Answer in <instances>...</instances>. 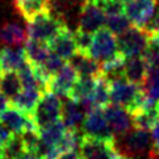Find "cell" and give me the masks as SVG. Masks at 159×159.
<instances>
[{"label":"cell","instance_id":"6da1fadb","mask_svg":"<svg viewBox=\"0 0 159 159\" xmlns=\"http://www.w3.org/2000/svg\"><path fill=\"white\" fill-rule=\"evenodd\" d=\"M115 147L120 155L130 159H159V152L149 130L133 128L126 134L115 138Z\"/></svg>","mask_w":159,"mask_h":159},{"label":"cell","instance_id":"7a4b0ae2","mask_svg":"<svg viewBox=\"0 0 159 159\" xmlns=\"http://www.w3.org/2000/svg\"><path fill=\"white\" fill-rule=\"evenodd\" d=\"M63 28H66L63 20L59 16H55L53 12H50L39 15L28 22L26 34L29 39L49 43L57 34H59Z\"/></svg>","mask_w":159,"mask_h":159},{"label":"cell","instance_id":"3957f363","mask_svg":"<svg viewBox=\"0 0 159 159\" xmlns=\"http://www.w3.org/2000/svg\"><path fill=\"white\" fill-rule=\"evenodd\" d=\"M108 82H109L111 104L121 107L132 115L135 109V107H137V101L141 95L142 87L129 82L125 76L115 78Z\"/></svg>","mask_w":159,"mask_h":159},{"label":"cell","instance_id":"277c9868","mask_svg":"<svg viewBox=\"0 0 159 159\" xmlns=\"http://www.w3.org/2000/svg\"><path fill=\"white\" fill-rule=\"evenodd\" d=\"M33 121L38 130L45 129L62 120V100L52 92H43L36 111L33 113Z\"/></svg>","mask_w":159,"mask_h":159},{"label":"cell","instance_id":"5b68a950","mask_svg":"<svg viewBox=\"0 0 159 159\" xmlns=\"http://www.w3.org/2000/svg\"><path fill=\"white\" fill-rule=\"evenodd\" d=\"M149 33L145 29L132 25L126 32L117 37L118 53L125 58L143 55L149 48Z\"/></svg>","mask_w":159,"mask_h":159},{"label":"cell","instance_id":"8992f818","mask_svg":"<svg viewBox=\"0 0 159 159\" xmlns=\"http://www.w3.org/2000/svg\"><path fill=\"white\" fill-rule=\"evenodd\" d=\"M117 53L118 48L116 36L112 34L107 28H101L95 34H92V42L86 55L99 63H103L111 59L112 57H115Z\"/></svg>","mask_w":159,"mask_h":159},{"label":"cell","instance_id":"52a82bcc","mask_svg":"<svg viewBox=\"0 0 159 159\" xmlns=\"http://www.w3.org/2000/svg\"><path fill=\"white\" fill-rule=\"evenodd\" d=\"M103 109L104 108H92L86 115L82 125L83 135H88V137L101 141L115 142V135L109 128Z\"/></svg>","mask_w":159,"mask_h":159},{"label":"cell","instance_id":"ba28073f","mask_svg":"<svg viewBox=\"0 0 159 159\" xmlns=\"http://www.w3.org/2000/svg\"><path fill=\"white\" fill-rule=\"evenodd\" d=\"M157 0H128L124 4V13L133 26L145 28L155 15Z\"/></svg>","mask_w":159,"mask_h":159},{"label":"cell","instance_id":"9c48e42d","mask_svg":"<svg viewBox=\"0 0 159 159\" xmlns=\"http://www.w3.org/2000/svg\"><path fill=\"white\" fill-rule=\"evenodd\" d=\"M79 155L83 159H115L118 152L115 147V142L82 135L80 145H79Z\"/></svg>","mask_w":159,"mask_h":159},{"label":"cell","instance_id":"30bf717a","mask_svg":"<svg viewBox=\"0 0 159 159\" xmlns=\"http://www.w3.org/2000/svg\"><path fill=\"white\" fill-rule=\"evenodd\" d=\"M0 125H3L12 134H25L29 132L38 133L32 116L25 115L24 112L16 109L12 105L8 107L7 111L0 116Z\"/></svg>","mask_w":159,"mask_h":159},{"label":"cell","instance_id":"8fae6325","mask_svg":"<svg viewBox=\"0 0 159 159\" xmlns=\"http://www.w3.org/2000/svg\"><path fill=\"white\" fill-rule=\"evenodd\" d=\"M78 79H79V75L75 71V69L70 63H66L50 79L49 86H48V92L57 95L59 99L61 98L67 99L70 96L71 89L78 82Z\"/></svg>","mask_w":159,"mask_h":159},{"label":"cell","instance_id":"7c38bea8","mask_svg":"<svg viewBox=\"0 0 159 159\" xmlns=\"http://www.w3.org/2000/svg\"><path fill=\"white\" fill-rule=\"evenodd\" d=\"M105 13L100 7L95 4L84 3L82 5L80 13H79L78 29L79 32L88 33V34H95L98 30L105 25Z\"/></svg>","mask_w":159,"mask_h":159},{"label":"cell","instance_id":"4fadbf2b","mask_svg":"<svg viewBox=\"0 0 159 159\" xmlns=\"http://www.w3.org/2000/svg\"><path fill=\"white\" fill-rule=\"evenodd\" d=\"M103 111L115 138L121 137L133 129V118L126 109L109 103Z\"/></svg>","mask_w":159,"mask_h":159},{"label":"cell","instance_id":"5bb4252c","mask_svg":"<svg viewBox=\"0 0 159 159\" xmlns=\"http://www.w3.org/2000/svg\"><path fill=\"white\" fill-rule=\"evenodd\" d=\"M49 49L53 54L58 55L63 61L71 59L78 53L76 43H75V34L69 28H63L59 34H57L49 43Z\"/></svg>","mask_w":159,"mask_h":159},{"label":"cell","instance_id":"9a60e30c","mask_svg":"<svg viewBox=\"0 0 159 159\" xmlns=\"http://www.w3.org/2000/svg\"><path fill=\"white\" fill-rule=\"evenodd\" d=\"M147 75H149V65L143 55L126 58L124 66V76L129 82L143 88L147 82Z\"/></svg>","mask_w":159,"mask_h":159},{"label":"cell","instance_id":"2e32d148","mask_svg":"<svg viewBox=\"0 0 159 159\" xmlns=\"http://www.w3.org/2000/svg\"><path fill=\"white\" fill-rule=\"evenodd\" d=\"M53 0H13L15 8L26 22L37 16L53 12Z\"/></svg>","mask_w":159,"mask_h":159},{"label":"cell","instance_id":"e0dca14e","mask_svg":"<svg viewBox=\"0 0 159 159\" xmlns=\"http://www.w3.org/2000/svg\"><path fill=\"white\" fill-rule=\"evenodd\" d=\"M87 111L80 103H76L71 99L62 101V121L66 125L67 130H79L86 118Z\"/></svg>","mask_w":159,"mask_h":159},{"label":"cell","instance_id":"ac0fdd59","mask_svg":"<svg viewBox=\"0 0 159 159\" xmlns=\"http://www.w3.org/2000/svg\"><path fill=\"white\" fill-rule=\"evenodd\" d=\"M28 62L25 49H12L3 48L0 49V69L3 72H17Z\"/></svg>","mask_w":159,"mask_h":159},{"label":"cell","instance_id":"d6986e66","mask_svg":"<svg viewBox=\"0 0 159 159\" xmlns=\"http://www.w3.org/2000/svg\"><path fill=\"white\" fill-rule=\"evenodd\" d=\"M42 93L43 92L38 88H22L20 93L11 101V105L28 116H33Z\"/></svg>","mask_w":159,"mask_h":159},{"label":"cell","instance_id":"ffe728a7","mask_svg":"<svg viewBox=\"0 0 159 159\" xmlns=\"http://www.w3.org/2000/svg\"><path fill=\"white\" fill-rule=\"evenodd\" d=\"M67 63H70L75 69L79 78H98L101 75L99 62L91 59L83 53H76Z\"/></svg>","mask_w":159,"mask_h":159},{"label":"cell","instance_id":"44dd1931","mask_svg":"<svg viewBox=\"0 0 159 159\" xmlns=\"http://www.w3.org/2000/svg\"><path fill=\"white\" fill-rule=\"evenodd\" d=\"M26 30L16 24V22H5L0 26V42L8 46L20 48L22 43H26Z\"/></svg>","mask_w":159,"mask_h":159},{"label":"cell","instance_id":"7402d4cb","mask_svg":"<svg viewBox=\"0 0 159 159\" xmlns=\"http://www.w3.org/2000/svg\"><path fill=\"white\" fill-rule=\"evenodd\" d=\"M50 53L52 52H50L48 43L28 38L25 43V54H26V59L30 65L41 66L50 55Z\"/></svg>","mask_w":159,"mask_h":159},{"label":"cell","instance_id":"603a6c76","mask_svg":"<svg viewBox=\"0 0 159 159\" xmlns=\"http://www.w3.org/2000/svg\"><path fill=\"white\" fill-rule=\"evenodd\" d=\"M95 83H96V78H79L67 99H71L76 101V103L89 101L95 88Z\"/></svg>","mask_w":159,"mask_h":159},{"label":"cell","instance_id":"cb8c5ba5","mask_svg":"<svg viewBox=\"0 0 159 159\" xmlns=\"http://www.w3.org/2000/svg\"><path fill=\"white\" fill-rule=\"evenodd\" d=\"M89 101L95 108H105L108 104L111 103L109 82H108V79L104 78L103 75L96 78L95 88H93V92H92V96H91Z\"/></svg>","mask_w":159,"mask_h":159},{"label":"cell","instance_id":"d4e9b609","mask_svg":"<svg viewBox=\"0 0 159 159\" xmlns=\"http://www.w3.org/2000/svg\"><path fill=\"white\" fill-rule=\"evenodd\" d=\"M22 89L20 78L17 72H3L2 83H0V92L8 100L12 101Z\"/></svg>","mask_w":159,"mask_h":159},{"label":"cell","instance_id":"484cf974","mask_svg":"<svg viewBox=\"0 0 159 159\" xmlns=\"http://www.w3.org/2000/svg\"><path fill=\"white\" fill-rule=\"evenodd\" d=\"M26 146L21 134H12L2 150V159H19L26 152Z\"/></svg>","mask_w":159,"mask_h":159},{"label":"cell","instance_id":"4316f807","mask_svg":"<svg viewBox=\"0 0 159 159\" xmlns=\"http://www.w3.org/2000/svg\"><path fill=\"white\" fill-rule=\"evenodd\" d=\"M105 28L109 30L112 34L121 36L125 33L132 24H130L129 19L125 16V13H116V15H105Z\"/></svg>","mask_w":159,"mask_h":159},{"label":"cell","instance_id":"83f0119b","mask_svg":"<svg viewBox=\"0 0 159 159\" xmlns=\"http://www.w3.org/2000/svg\"><path fill=\"white\" fill-rule=\"evenodd\" d=\"M66 65V62L62 59V58H59L58 55H55V54H53V53H50V55L46 58V61L43 62V63L41 65V67L45 70V72L48 74V75H50V76H54L57 72H58L62 67H63Z\"/></svg>","mask_w":159,"mask_h":159},{"label":"cell","instance_id":"f1b7e54d","mask_svg":"<svg viewBox=\"0 0 159 159\" xmlns=\"http://www.w3.org/2000/svg\"><path fill=\"white\" fill-rule=\"evenodd\" d=\"M75 34V43H76V49L78 53H83L87 54L88 49L91 46V42H92V34H88V33H83V32H74Z\"/></svg>","mask_w":159,"mask_h":159},{"label":"cell","instance_id":"f546056e","mask_svg":"<svg viewBox=\"0 0 159 159\" xmlns=\"http://www.w3.org/2000/svg\"><path fill=\"white\" fill-rule=\"evenodd\" d=\"M143 89L146 91V93L150 96L151 99L157 100L159 103V83H154V84H147L143 87Z\"/></svg>","mask_w":159,"mask_h":159},{"label":"cell","instance_id":"4dcf8cb0","mask_svg":"<svg viewBox=\"0 0 159 159\" xmlns=\"http://www.w3.org/2000/svg\"><path fill=\"white\" fill-rule=\"evenodd\" d=\"M11 135H12V133H11L9 130L5 129L3 125H0V159H2V150H3V147L5 145V142L11 138Z\"/></svg>","mask_w":159,"mask_h":159},{"label":"cell","instance_id":"1f68e13d","mask_svg":"<svg viewBox=\"0 0 159 159\" xmlns=\"http://www.w3.org/2000/svg\"><path fill=\"white\" fill-rule=\"evenodd\" d=\"M151 135H152V139H154V143H155V147L159 152V120L155 122V125L152 126L151 129Z\"/></svg>","mask_w":159,"mask_h":159},{"label":"cell","instance_id":"d6a6232c","mask_svg":"<svg viewBox=\"0 0 159 159\" xmlns=\"http://www.w3.org/2000/svg\"><path fill=\"white\" fill-rule=\"evenodd\" d=\"M8 105H9V100L5 98L2 92H0V116H2L5 111H7Z\"/></svg>","mask_w":159,"mask_h":159},{"label":"cell","instance_id":"836d02e7","mask_svg":"<svg viewBox=\"0 0 159 159\" xmlns=\"http://www.w3.org/2000/svg\"><path fill=\"white\" fill-rule=\"evenodd\" d=\"M19 159H42L41 157H39L36 151H26L24 152Z\"/></svg>","mask_w":159,"mask_h":159},{"label":"cell","instance_id":"e575fe53","mask_svg":"<svg viewBox=\"0 0 159 159\" xmlns=\"http://www.w3.org/2000/svg\"><path fill=\"white\" fill-rule=\"evenodd\" d=\"M79 151H71V152H66V154H62L59 157V159H79Z\"/></svg>","mask_w":159,"mask_h":159},{"label":"cell","instance_id":"d590c367","mask_svg":"<svg viewBox=\"0 0 159 159\" xmlns=\"http://www.w3.org/2000/svg\"><path fill=\"white\" fill-rule=\"evenodd\" d=\"M84 3H88V4H95V5H98V7H103V5L108 2V0H83Z\"/></svg>","mask_w":159,"mask_h":159},{"label":"cell","instance_id":"8d00e7d4","mask_svg":"<svg viewBox=\"0 0 159 159\" xmlns=\"http://www.w3.org/2000/svg\"><path fill=\"white\" fill-rule=\"evenodd\" d=\"M115 159H130V158H128V157H124V155H120V154H118Z\"/></svg>","mask_w":159,"mask_h":159},{"label":"cell","instance_id":"74e56055","mask_svg":"<svg viewBox=\"0 0 159 159\" xmlns=\"http://www.w3.org/2000/svg\"><path fill=\"white\" fill-rule=\"evenodd\" d=\"M2 78H3V70L0 69V83H2Z\"/></svg>","mask_w":159,"mask_h":159},{"label":"cell","instance_id":"f35d334b","mask_svg":"<svg viewBox=\"0 0 159 159\" xmlns=\"http://www.w3.org/2000/svg\"><path fill=\"white\" fill-rule=\"evenodd\" d=\"M116 2H120V3H122V4H125L128 2V0H116Z\"/></svg>","mask_w":159,"mask_h":159},{"label":"cell","instance_id":"ab89813d","mask_svg":"<svg viewBox=\"0 0 159 159\" xmlns=\"http://www.w3.org/2000/svg\"><path fill=\"white\" fill-rule=\"evenodd\" d=\"M79 159H83V158H79Z\"/></svg>","mask_w":159,"mask_h":159}]
</instances>
